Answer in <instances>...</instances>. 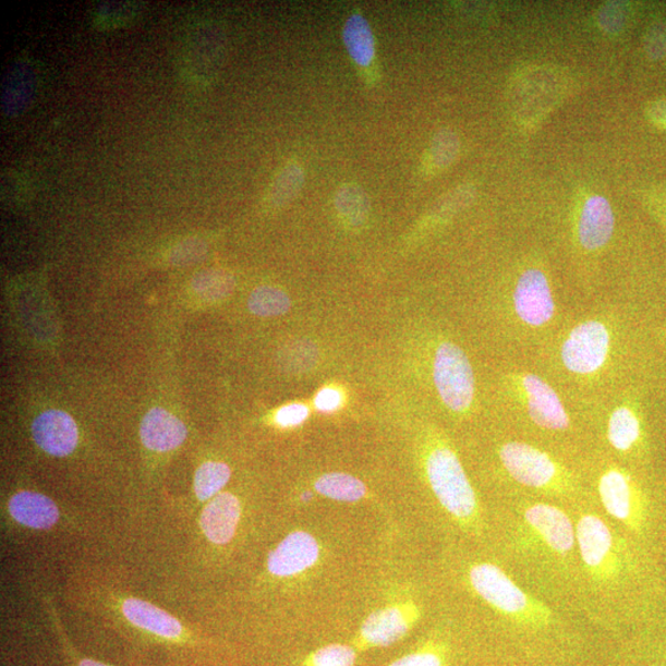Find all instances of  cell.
I'll return each instance as SVG.
<instances>
[{
	"mask_svg": "<svg viewBox=\"0 0 666 666\" xmlns=\"http://www.w3.org/2000/svg\"><path fill=\"white\" fill-rule=\"evenodd\" d=\"M342 396L340 391L326 388L317 393L315 407L324 412H331L341 407Z\"/></svg>",
	"mask_w": 666,
	"mask_h": 666,
	"instance_id": "obj_34",
	"label": "cell"
},
{
	"mask_svg": "<svg viewBox=\"0 0 666 666\" xmlns=\"http://www.w3.org/2000/svg\"><path fill=\"white\" fill-rule=\"evenodd\" d=\"M487 448L496 496H526L565 506L591 497L583 458H571L491 426Z\"/></svg>",
	"mask_w": 666,
	"mask_h": 666,
	"instance_id": "obj_5",
	"label": "cell"
},
{
	"mask_svg": "<svg viewBox=\"0 0 666 666\" xmlns=\"http://www.w3.org/2000/svg\"><path fill=\"white\" fill-rule=\"evenodd\" d=\"M308 416V409L303 403H290L281 408L276 415V422L283 427L303 424Z\"/></svg>",
	"mask_w": 666,
	"mask_h": 666,
	"instance_id": "obj_32",
	"label": "cell"
},
{
	"mask_svg": "<svg viewBox=\"0 0 666 666\" xmlns=\"http://www.w3.org/2000/svg\"><path fill=\"white\" fill-rule=\"evenodd\" d=\"M343 43L352 60L368 68L375 56V41L371 25L361 14H353L343 27Z\"/></svg>",
	"mask_w": 666,
	"mask_h": 666,
	"instance_id": "obj_20",
	"label": "cell"
},
{
	"mask_svg": "<svg viewBox=\"0 0 666 666\" xmlns=\"http://www.w3.org/2000/svg\"><path fill=\"white\" fill-rule=\"evenodd\" d=\"M304 183V172L302 167L290 164L283 168L268 192L270 205L281 206L294 199V196L302 190Z\"/></svg>",
	"mask_w": 666,
	"mask_h": 666,
	"instance_id": "obj_25",
	"label": "cell"
},
{
	"mask_svg": "<svg viewBox=\"0 0 666 666\" xmlns=\"http://www.w3.org/2000/svg\"><path fill=\"white\" fill-rule=\"evenodd\" d=\"M530 361L589 408L642 380L641 334L632 302L617 294L580 302Z\"/></svg>",
	"mask_w": 666,
	"mask_h": 666,
	"instance_id": "obj_1",
	"label": "cell"
},
{
	"mask_svg": "<svg viewBox=\"0 0 666 666\" xmlns=\"http://www.w3.org/2000/svg\"><path fill=\"white\" fill-rule=\"evenodd\" d=\"M489 549L524 588L579 616L580 558L568 506L526 496H496Z\"/></svg>",
	"mask_w": 666,
	"mask_h": 666,
	"instance_id": "obj_2",
	"label": "cell"
},
{
	"mask_svg": "<svg viewBox=\"0 0 666 666\" xmlns=\"http://www.w3.org/2000/svg\"><path fill=\"white\" fill-rule=\"evenodd\" d=\"M492 552V550H491ZM465 584L493 623L516 638H553L567 633L576 615L549 604L516 580L492 552L465 567Z\"/></svg>",
	"mask_w": 666,
	"mask_h": 666,
	"instance_id": "obj_6",
	"label": "cell"
},
{
	"mask_svg": "<svg viewBox=\"0 0 666 666\" xmlns=\"http://www.w3.org/2000/svg\"><path fill=\"white\" fill-rule=\"evenodd\" d=\"M33 437L46 453L64 457L77 447L78 428L68 412L50 410L34 421Z\"/></svg>",
	"mask_w": 666,
	"mask_h": 666,
	"instance_id": "obj_13",
	"label": "cell"
},
{
	"mask_svg": "<svg viewBox=\"0 0 666 666\" xmlns=\"http://www.w3.org/2000/svg\"><path fill=\"white\" fill-rule=\"evenodd\" d=\"M36 92L34 65L27 61L17 62L7 74L2 93L3 114L9 118L21 116L32 106Z\"/></svg>",
	"mask_w": 666,
	"mask_h": 666,
	"instance_id": "obj_17",
	"label": "cell"
},
{
	"mask_svg": "<svg viewBox=\"0 0 666 666\" xmlns=\"http://www.w3.org/2000/svg\"><path fill=\"white\" fill-rule=\"evenodd\" d=\"M126 620L148 633L166 641H180L183 637V627L174 617L162 611L143 600L128 598L123 604Z\"/></svg>",
	"mask_w": 666,
	"mask_h": 666,
	"instance_id": "obj_16",
	"label": "cell"
},
{
	"mask_svg": "<svg viewBox=\"0 0 666 666\" xmlns=\"http://www.w3.org/2000/svg\"><path fill=\"white\" fill-rule=\"evenodd\" d=\"M389 666H446V655L443 650L427 649L402 656Z\"/></svg>",
	"mask_w": 666,
	"mask_h": 666,
	"instance_id": "obj_30",
	"label": "cell"
},
{
	"mask_svg": "<svg viewBox=\"0 0 666 666\" xmlns=\"http://www.w3.org/2000/svg\"><path fill=\"white\" fill-rule=\"evenodd\" d=\"M194 288L201 294L221 298L229 294L233 288V279L221 270H208L194 280Z\"/></svg>",
	"mask_w": 666,
	"mask_h": 666,
	"instance_id": "obj_27",
	"label": "cell"
},
{
	"mask_svg": "<svg viewBox=\"0 0 666 666\" xmlns=\"http://www.w3.org/2000/svg\"><path fill=\"white\" fill-rule=\"evenodd\" d=\"M320 555L316 540L306 532H294L270 553L268 570L279 578L293 577L313 567Z\"/></svg>",
	"mask_w": 666,
	"mask_h": 666,
	"instance_id": "obj_12",
	"label": "cell"
},
{
	"mask_svg": "<svg viewBox=\"0 0 666 666\" xmlns=\"http://www.w3.org/2000/svg\"><path fill=\"white\" fill-rule=\"evenodd\" d=\"M186 438V427L180 419L161 408L148 411L141 424V439L156 452L180 447Z\"/></svg>",
	"mask_w": 666,
	"mask_h": 666,
	"instance_id": "obj_15",
	"label": "cell"
},
{
	"mask_svg": "<svg viewBox=\"0 0 666 666\" xmlns=\"http://www.w3.org/2000/svg\"><path fill=\"white\" fill-rule=\"evenodd\" d=\"M77 666H111V665L102 664V663L92 661L88 658H81L77 661Z\"/></svg>",
	"mask_w": 666,
	"mask_h": 666,
	"instance_id": "obj_37",
	"label": "cell"
},
{
	"mask_svg": "<svg viewBox=\"0 0 666 666\" xmlns=\"http://www.w3.org/2000/svg\"><path fill=\"white\" fill-rule=\"evenodd\" d=\"M355 652L350 645L330 644L314 653L312 666H353Z\"/></svg>",
	"mask_w": 666,
	"mask_h": 666,
	"instance_id": "obj_28",
	"label": "cell"
},
{
	"mask_svg": "<svg viewBox=\"0 0 666 666\" xmlns=\"http://www.w3.org/2000/svg\"><path fill=\"white\" fill-rule=\"evenodd\" d=\"M600 24H602L604 29L608 33L621 31L623 25V13L621 8L615 4L606 7L602 16H600Z\"/></svg>",
	"mask_w": 666,
	"mask_h": 666,
	"instance_id": "obj_33",
	"label": "cell"
},
{
	"mask_svg": "<svg viewBox=\"0 0 666 666\" xmlns=\"http://www.w3.org/2000/svg\"><path fill=\"white\" fill-rule=\"evenodd\" d=\"M205 252L206 245L204 241L198 239L186 240L174 249L171 261L172 264L178 266L191 265L195 261L201 259Z\"/></svg>",
	"mask_w": 666,
	"mask_h": 666,
	"instance_id": "obj_31",
	"label": "cell"
},
{
	"mask_svg": "<svg viewBox=\"0 0 666 666\" xmlns=\"http://www.w3.org/2000/svg\"><path fill=\"white\" fill-rule=\"evenodd\" d=\"M652 117L655 123L666 126V101L658 102V106L652 109Z\"/></svg>",
	"mask_w": 666,
	"mask_h": 666,
	"instance_id": "obj_35",
	"label": "cell"
},
{
	"mask_svg": "<svg viewBox=\"0 0 666 666\" xmlns=\"http://www.w3.org/2000/svg\"><path fill=\"white\" fill-rule=\"evenodd\" d=\"M645 411L643 379L591 405L594 449L625 465L643 468L651 452Z\"/></svg>",
	"mask_w": 666,
	"mask_h": 666,
	"instance_id": "obj_8",
	"label": "cell"
},
{
	"mask_svg": "<svg viewBox=\"0 0 666 666\" xmlns=\"http://www.w3.org/2000/svg\"><path fill=\"white\" fill-rule=\"evenodd\" d=\"M568 509L579 547V616L613 630L632 613L633 591L645 570L641 547L600 512L593 497Z\"/></svg>",
	"mask_w": 666,
	"mask_h": 666,
	"instance_id": "obj_4",
	"label": "cell"
},
{
	"mask_svg": "<svg viewBox=\"0 0 666 666\" xmlns=\"http://www.w3.org/2000/svg\"><path fill=\"white\" fill-rule=\"evenodd\" d=\"M426 480L439 508L456 526L489 544L491 520L456 449L437 437L425 458Z\"/></svg>",
	"mask_w": 666,
	"mask_h": 666,
	"instance_id": "obj_9",
	"label": "cell"
},
{
	"mask_svg": "<svg viewBox=\"0 0 666 666\" xmlns=\"http://www.w3.org/2000/svg\"><path fill=\"white\" fill-rule=\"evenodd\" d=\"M459 152L458 137L452 131L444 130L437 134L431 145V162L443 170L455 161Z\"/></svg>",
	"mask_w": 666,
	"mask_h": 666,
	"instance_id": "obj_26",
	"label": "cell"
},
{
	"mask_svg": "<svg viewBox=\"0 0 666 666\" xmlns=\"http://www.w3.org/2000/svg\"><path fill=\"white\" fill-rule=\"evenodd\" d=\"M9 512L16 522L35 530L51 529L60 518L58 506L49 497L32 492L14 495Z\"/></svg>",
	"mask_w": 666,
	"mask_h": 666,
	"instance_id": "obj_18",
	"label": "cell"
},
{
	"mask_svg": "<svg viewBox=\"0 0 666 666\" xmlns=\"http://www.w3.org/2000/svg\"><path fill=\"white\" fill-rule=\"evenodd\" d=\"M230 468L220 462H206L198 468L194 477V491L201 501L211 499L230 481Z\"/></svg>",
	"mask_w": 666,
	"mask_h": 666,
	"instance_id": "obj_23",
	"label": "cell"
},
{
	"mask_svg": "<svg viewBox=\"0 0 666 666\" xmlns=\"http://www.w3.org/2000/svg\"><path fill=\"white\" fill-rule=\"evenodd\" d=\"M315 489L330 499L344 502L359 501L367 493L360 480L343 473H330L318 477Z\"/></svg>",
	"mask_w": 666,
	"mask_h": 666,
	"instance_id": "obj_21",
	"label": "cell"
},
{
	"mask_svg": "<svg viewBox=\"0 0 666 666\" xmlns=\"http://www.w3.org/2000/svg\"><path fill=\"white\" fill-rule=\"evenodd\" d=\"M135 7L133 3H105L98 8L97 22L102 26H114L125 23L133 16Z\"/></svg>",
	"mask_w": 666,
	"mask_h": 666,
	"instance_id": "obj_29",
	"label": "cell"
},
{
	"mask_svg": "<svg viewBox=\"0 0 666 666\" xmlns=\"http://www.w3.org/2000/svg\"><path fill=\"white\" fill-rule=\"evenodd\" d=\"M290 305V299L283 290L268 286L253 290L249 299L250 311L264 317L283 315L288 313Z\"/></svg>",
	"mask_w": 666,
	"mask_h": 666,
	"instance_id": "obj_24",
	"label": "cell"
},
{
	"mask_svg": "<svg viewBox=\"0 0 666 666\" xmlns=\"http://www.w3.org/2000/svg\"><path fill=\"white\" fill-rule=\"evenodd\" d=\"M335 205L337 211L351 225H362L368 217L370 199L362 187L347 184L336 194Z\"/></svg>",
	"mask_w": 666,
	"mask_h": 666,
	"instance_id": "obj_22",
	"label": "cell"
},
{
	"mask_svg": "<svg viewBox=\"0 0 666 666\" xmlns=\"http://www.w3.org/2000/svg\"><path fill=\"white\" fill-rule=\"evenodd\" d=\"M656 344L659 349L666 350V318L661 323L658 331H656Z\"/></svg>",
	"mask_w": 666,
	"mask_h": 666,
	"instance_id": "obj_36",
	"label": "cell"
},
{
	"mask_svg": "<svg viewBox=\"0 0 666 666\" xmlns=\"http://www.w3.org/2000/svg\"><path fill=\"white\" fill-rule=\"evenodd\" d=\"M241 516V505L237 496L223 493L215 496L205 506L202 518V530L210 542L215 544H227L237 532Z\"/></svg>",
	"mask_w": 666,
	"mask_h": 666,
	"instance_id": "obj_14",
	"label": "cell"
},
{
	"mask_svg": "<svg viewBox=\"0 0 666 666\" xmlns=\"http://www.w3.org/2000/svg\"><path fill=\"white\" fill-rule=\"evenodd\" d=\"M616 219L611 204L594 195L585 202L576 223V241L585 255H596L611 243Z\"/></svg>",
	"mask_w": 666,
	"mask_h": 666,
	"instance_id": "obj_11",
	"label": "cell"
},
{
	"mask_svg": "<svg viewBox=\"0 0 666 666\" xmlns=\"http://www.w3.org/2000/svg\"><path fill=\"white\" fill-rule=\"evenodd\" d=\"M583 467L596 508L640 546L650 536L654 519L653 496L641 469L625 465L595 449L583 458Z\"/></svg>",
	"mask_w": 666,
	"mask_h": 666,
	"instance_id": "obj_7",
	"label": "cell"
},
{
	"mask_svg": "<svg viewBox=\"0 0 666 666\" xmlns=\"http://www.w3.org/2000/svg\"><path fill=\"white\" fill-rule=\"evenodd\" d=\"M410 621L399 608H384L372 614L361 630V641L368 646L397 643L410 630Z\"/></svg>",
	"mask_w": 666,
	"mask_h": 666,
	"instance_id": "obj_19",
	"label": "cell"
},
{
	"mask_svg": "<svg viewBox=\"0 0 666 666\" xmlns=\"http://www.w3.org/2000/svg\"><path fill=\"white\" fill-rule=\"evenodd\" d=\"M489 377L491 426L571 458L594 449L591 408L559 389L530 360H495Z\"/></svg>",
	"mask_w": 666,
	"mask_h": 666,
	"instance_id": "obj_3",
	"label": "cell"
},
{
	"mask_svg": "<svg viewBox=\"0 0 666 666\" xmlns=\"http://www.w3.org/2000/svg\"><path fill=\"white\" fill-rule=\"evenodd\" d=\"M437 398L450 415L472 416L477 405V380L471 356L452 339L439 340L431 361Z\"/></svg>",
	"mask_w": 666,
	"mask_h": 666,
	"instance_id": "obj_10",
	"label": "cell"
}]
</instances>
